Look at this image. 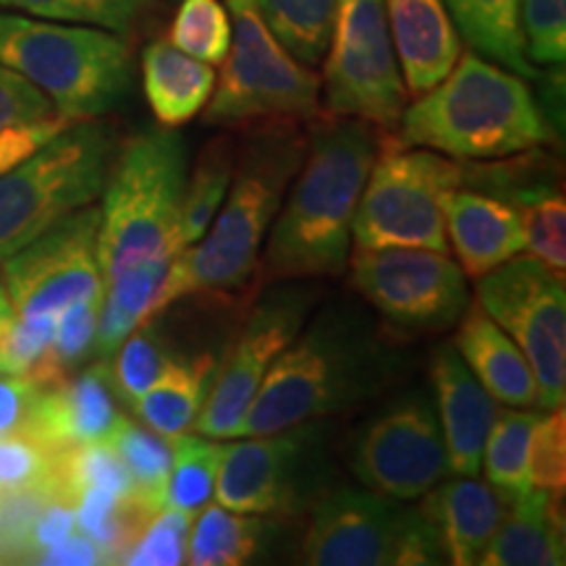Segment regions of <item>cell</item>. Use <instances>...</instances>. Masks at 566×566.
Wrapping results in <instances>:
<instances>
[{
    "label": "cell",
    "mask_w": 566,
    "mask_h": 566,
    "mask_svg": "<svg viewBox=\"0 0 566 566\" xmlns=\"http://www.w3.org/2000/svg\"><path fill=\"white\" fill-rule=\"evenodd\" d=\"M520 24L527 59L562 66L566 59V0H520Z\"/></svg>",
    "instance_id": "60d3db41"
},
{
    "label": "cell",
    "mask_w": 566,
    "mask_h": 566,
    "mask_svg": "<svg viewBox=\"0 0 566 566\" xmlns=\"http://www.w3.org/2000/svg\"><path fill=\"white\" fill-rule=\"evenodd\" d=\"M506 504L509 501L491 483L457 475L430 488L420 509L438 530L446 562L478 566L501 525Z\"/></svg>",
    "instance_id": "7402d4cb"
},
{
    "label": "cell",
    "mask_w": 566,
    "mask_h": 566,
    "mask_svg": "<svg viewBox=\"0 0 566 566\" xmlns=\"http://www.w3.org/2000/svg\"><path fill=\"white\" fill-rule=\"evenodd\" d=\"M55 315H13L0 336V373L34 375L45 363Z\"/></svg>",
    "instance_id": "b9f144b4"
},
{
    "label": "cell",
    "mask_w": 566,
    "mask_h": 566,
    "mask_svg": "<svg viewBox=\"0 0 566 566\" xmlns=\"http://www.w3.org/2000/svg\"><path fill=\"white\" fill-rule=\"evenodd\" d=\"M63 451L30 433L0 436V495L38 493L66 501L61 488Z\"/></svg>",
    "instance_id": "e575fe53"
},
{
    "label": "cell",
    "mask_w": 566,
    "mask_h": 566,
    "mask_svg": "<svg viewBox=\"0 0 566 566\" xmlns=\"http://www.w3.org/2000/svg\"><path fill=\"white\" fill-rule=\"evenodd\" d=\"M11 317H13V307L9 302V294H6V289L0 286V336H3L6 325H9Z\"/></svg>",
    "instance_id": "c3c4849f"
},
{
    "label": "cell",
    "mask_w": 566,
    "mask_h": 566,
    "mask_svg": "<svg viewBox=\"0 0 566 566\" xmlns=\"http://www.w3.org/2000/svg\"><path fill=\"white\" fill-rule=\"evenodd\" d=\"M525 223V252L543 265L566 268V202L562 192H546L516 205Z\"/></svg>",
    "instance_id": "ab89813d"
},
{
    "label": "cell",
    "mask_w": 566,
    "mask_h": 566,
    "mask_svg": "<svg viewBox=\"0 0 566 566\" xmlns=\"http://www.w3.org/2000/svg\"><path fill=\"white\" fill-rule=\"evenodd\" d=\"M237 166V142L231 137H216L202 147L195 171L187 179L181 208V247L200 242L202 233L221 208L229 184Z\"/></svg>",
    "instance_id": "d6a6232c"
},
{
    "label": "cell",
    "mask_w": 566,
    "mask_h": 566,
    "mask_svg": "<svg viewBox=\"0 0 566 566\" xmlns=\"http://www.w3.org/2000/svg\"><path fill=\"white\" fill-rule=\"evenodd\" d=\"M459 38L472 53L499 63L514 74L535 80L537 69L527 59L520 24V0H443Z\"/></svg>",
    "instance_id": "4316f807"
},
{
    "label": "cell",
    "mask_w": 566,
    "mask_h": 566,
    "mask_svg": "<svg viewBox=\"0 0 566 566\" xmlns=\"http://www.w3.org/2000/svg\"><path fill=\"white\" fill-rule=\"evenodd\" d=\"M543 415L525 409H504L495 415L491 433L485 438L483 464L488 483L506 501L530 491V446Z\"/></svg>",
    "instance_id": "4dcf8cb0"
},
{
    "label": "cell",
    "mask_w": 566,
    "mask_h": 566,
    "mask_svg": "<svg viewBox=\"0 0 566 566\" xmlns=\"http://www.w3.org/2000/svg\"><path fill=\"white\" fill-rule=\"evenodd\" d=\"M310 304L313 294L300 286L275 289L254 304L242 334L218 365L208 399L195 420L197 433L218 441L239 436V424L271 365L304 328Z\"/></svg>",
    "instance_id": "9a60e30c"
},
{
    "label": "cell",
    "mask_w": 566,
    "mask_h": 566,
    "mask_svg": "<svg viewBox=\"0 0 566 566\" xmlns=\"http://www.w3.org/2000/svg\"><path fill=\"white\" fill-rule=\"evenodd\" d=\"M446 237L467 279H480L525 252V223L514 202L457 187L446 197Z\"/></svg>",
    "instance_id": "ffe728a7"
},
{
    "label": "cell",
    "mask_w": 566,
    "mask_h": 566,
    "mask_svg": "<svg viewBox=\"0 0 566 566\" xmlns=\"http://www.w3.org/2000/svg\"><path fill=\"white\" fill-rule=\"evenodd\" d=\"M304 459L300 428L268 436H242L223 446L218 467V504L242 514H273L292 506Z\"/></svg>",
    "instance_id": "e0dca14e"
},
{
    "label": "cell",
    "mask_w": 566,
    "mask_h": 566,
    "mask_svg": "<svg viewBox=\"0 0 566 566\" xmlns=\"http://www.w3.org/2000/svg\"><path fill=\"white\" fill-rule=\"evenodd\" d=\"M71 126L69 118L53 116L38 124H21L13 129L0 132V174L9 171L11 166H17L19 160H24L27 155H32L38 147L45 145L48 139H53L55 134Z\"/></svg>",
    "instance_id": "bcb514c9"
},
{
    "label": "cell",
    "mask_w": 566,
    "mask_h": 566,
    "mask_svg": "<svg viewBox=\"0 0 566 566\" xmlns=\"http://www.w3.org/2000/svg\"><path fill=\"white\" fill-rule=\"evenodd\" d=\"M475 302L512 336L537 380V407L558 409L566 399V281L564 271L530 254H514L480 275Z\"/></svg>",
    "instance_id": "7c38bea8"
},
{
    "label": "cell",
    "mask_w": 566,
    "mask_h": 566,
    "mask_svg": "<svg viewBox=\"0 0 566 566\" xmlns=\"http://www.w3.org/2000/svg\"><path fill=\"white\" fill-rule=\"evenodd\" d=\"M265 525L254 514L205 504L187 543V564L239 566L247 564L263 541Z\"/></svg>",
    "instance_id": "f546056e"
},
{
    "label": "cell",
    "mask_w": 566,
    "mask_h": 566,
    "mask_svg": "<svg viewBox=\"0 0 566 566\" xmlns=\"http://www.w3.org/2000/svg\"><path fill=\"white\" fill-rule=\"evenodd\" d=\"M370 346L346 321L317 317L271 365L237 438L302 428L363 399L375 375Z\"/></svg>",
    "instance_id": "8992f818"
},
{
    "label": "cell",
    "mask_w": 566,
    "mask_h": 566,
    "mask_svg": "<svg viewBox=\"0 0 566 566\" xmlns=\"http://www.w3.org/2000/svg\"><path fill=\"white\" fill-rule=\"evenodd\" d=\"M187 179V145L171 126H147L118 145L101 192L97 258L105 283L134 265L184 250Z\"/></svg>",
    "instance_id": "277c9868"
},
{
    "label": "cell",
    "mask_w": 566,
    "mask_h": 566,
    "mask_svg": "<svg viewBox=\"0 0 566 566\" xmlns=\"http://www.w3.org/2000/svg\"><path fill=\"white\" fill-rule=\"evenodd\" d=\"M454 346L495 401L522 409L537 405V380L527 357L478 302L467 304L457 321Z\"/></svg>",
    "instance_id": "603a6c76"
},
{
    "label": "cell",
    "mask_w": 566,
    "mask_h": 566,
    "mask_svg": "<svg viewBox=\"0 0 566 566\" xmlns=\"http://www.w3.org/2000/svg\"><path fill=\"white\" fill-rule=\"evenodd\" d=\"M218 363L210 354L176 357L129 409L137 420L163 438H174L195 428L197 415L208 399Z\"/></svg>",
    "instance_id": "484cf974"
},
{
    "label": "cell",
    "mask_w": 566,
    "mask_h": 566,
    "mask_svg": "<svg viewBox=\"0 0 566 566\" xmlns=\"http://www.w3.org/2000/svg\"><path fill=\"white\" fill-rule=\"evenodd\" d=\"M171 260L174 258L147 260V263L134 265L105 283V296L95 331V352L101 357H113L132 331L150 321L155 300H158Z\"/></svg>",
    "instance_id": "83f0119b"
},
{
    "label": "cell",
    "mask_w": 566,
    "mask_h": 566,
    "mask_svg": "<svg viewBox=\"0 0 566 566\" xmlns=\"http://www.w3.org/2000/svg\"><path fill=\"white\" fill-rule=\"evenodd\" d=\"M111 449L122 457L134 480V499L150 512L166 506V485L171 472V443L155 433L147 424L134 422L129 417H118L111 436L105 438Z\"/></svg>",
    "instance_id": "1f68e13d"
},
{
    "label": "cell",
    "mask_w": 566,
    "mask_h": 566,
    "mask_svg": "<svg viewBox=\"0 0 566 566\" xmlns=\"http://www.w3.org/2000/svg\"><path fill=\"white\" fill-rule=\"evenodd\" d=\"M384 132L359 118L323 113L307 129V150L289 184L260 254L265 281L342 275L352 226Z\"/></svg>",
    "instance_id": "6da1fadb"
},
{
    "label": "cell",
    "mask_w": 566,
    "mask_h": 566,
    "mask_svg": "<svg viewBox=\"0 0 566 566\" xmlns=\"http://www.w3.org/2000/svg\"><path fill=\"white\" fill-rule=\"evenodd\" d=\"M0 63L32 82L71 124L116 111L134 84L124 34L0 13Z\"/></svg>",
    "instance_id": "5b68a950"
},
{
    "label": "cell",
    "mask_w": 566,
    "mask_h": 566,
    "mask_svg": "<svg viewBox=\"0 0 566 566\" xmlns=\"http://www.w3.org/2000/svg\"><path fill=\"white\" fill-rule=\"evenodd\" d=\"M226 11L231 45L205 108V124L250 129L273 122L310 124L323 116L321 76L283 51L254 0H226Z\"/></svg>",
    "instance_id": "ba28073f"
},
{
    "label": "cell",
    "mask_w": 566,
    "mask_h": 566,
    "mask_svg": "<svg viewBox=\"0 0 566 566\" xmlns=\"http://www.w3.org/2000/svg\"><path fill=\"white\" fill-rule=\"evenodd\" d=\"M352 470L367 491L394 501H417L449 478V459L428 396H405L365 428L352 454Z\"/></svg>",
    "instance_id": "2e32d148"
},
{
    "label": "cell",
    "mask_w": 566,
    "mask_h": 566,
    "mask_svg": "<svg viewBox=\"0 0 566 566\" xmlns=\"http://www.w3.org/2000/svg\"><path fill=\"white\" fill-rule=\"evenodd\" d=\"M142 87L158 124L179 129L208 105L216 71L210 63L181 53L168 38H158L142 51Z\"/></svg>",
    "instance_id": "d4e9b609"
},
{
    "label": "cell",
    "mask_w": 566,
    "mask_h": 566,
    "mask_svg": "<svg viewBox=\"0 0 566 566\" xmlns=\"http://www.w3.org/2000/svg\"><path fill=\"white\" fill-rule=\"evenodd\" d=\"M279 45L304 66H321L334 38L338 0H254Z\"/></svg>",
    "instance_id": "f1b7e54d"
},
{
    "label": "cell",
    "mask_w": 566,
    "mask_h": 566,
    "mask_svg": "<svg viewBox=\"0 0 566 566\" xmlns=\"http://www.w3.org/2000/svg\"><path fill=\"white\" fill-rule=\"evenodd\" d=\"M97 231L101 208L84 205L3 260L13 315H59L76 302L103 300Z\"/></svg>",
    "instance_id": "5bb4252c"
},
{
    "label": "cell",
    "mask_w": 566,
    "mask_h": 566,
    "mask_svg": "<svg viewBox=\"0 0 566 566\" xmlns=\"http://www.w3.org/2000/svg\"><path fill=\"white\" fill-rule=\"evenodd\" d=\"M566 485V417L564 409H551L541 417L530 446V488L564 493Z\"/></svg>",
    "instance_id": "7bdbcfd3"
},
{
    "label": "cell",
    "mask_w": 566,
    "mask_h": 566,
    "mask_svg": "<svg viewBox=\"0 0 566 566\" xmlns=\"http://www.w3.org/2000/svg\"><path fill=\"white\" fill-rule=\"evenodd\" d=\"M113 357H116L111 367L113 388H116L118 399L132 405L174 363L176 354L155 325V317H150L126 336V342L118 346Z\"/></svg>",
    "instance_id": "8d00e7d4"
},
{
    "label": "cell",
    "mask_w": 566,
    "mask_h": 566,
    "mask_svg": "<svg viewBox=\"0 0 566 566\" xmlns=\"http://www.w3.org/2000/svg\"><path fill=\"white\" fill-rule=\"evenodd\" d=\"M116 388L111 367L92 365L87 370L42 388L34 401L30 422L21 433L40 438L53 449H74L105 441L118 420Z\"/></svg>",
    "instance_id": "ac0fdd59"
},
{
    "label": "cell",
    "mask_w": 566,
    "mask_h": 566,
    "mask_svg": "<svg viewBox=\"0 0 566 566\" xmlns=\"http://www.w3.org/2000/svg\"><path fill=\"white\" fill-rule=\"evenodd\" d=\"M401 80L412 97L424 95L454 69L462 38L443 0H384Z\"/></svg>",
    "instance_id": "44dd1931"
},
{
    "label": "cell",
    "mask_w": 566,
    "mask_h": 566,
    "mask_svg": "<svg viewBox=\"0 0 566 566\" xmlns=\"http://www.w3.org/2000/svg\"><path fill=\"white\" fill-rule=\"evenodd\" d=\"M454 158L407 147L388 132L367 176L352 226V247H420L451 252L446 237V197L464 187Z\"/></svg>",
    "instance_id": "9c48e42d"
},
{
    "label": "cell",
    "mask_w": 566,
    "mask_h": 566,
    "mask_svg": "<svg viewBox=\"0 0 566 566\" xmlns=\"http://www.w3.org/2000/svg\"><path fill=\"white\" fill-rule=\"evenodd\" d=\"M111 124L76 122L0 174V263L101 197L116 158Z\"/></svg>",
    "instance_id": "52a82bcc"
},
{
    "label": "cell",
    "mask_w": 566,
    "mask_h": 566,
    "mask_svg": "<svg viewBox=\"0 0 566 566\" xmlns=\"http://www.w3.org/2000/svg\"><path fill=\"white\" fill-rule=\"evenodd\" d=\"M304 150V124L273 122L247 129L244 145H237L229 192L200 242L174 254L153 317L181 296L239 292L250 283Z\"/></svg>",
    "instance_id": "7a4b0ae2"
},
{
    "label": "cell",
    "mask_w": 566,
    "mask_h": 566,
    "mask_svg": "<svg viewBox=\"0 0 566 566\" xmlns=\"http://www.w3.org/2000/svg\"><path fill=\"white\" fill-rule=\"evenodd\" d=\"M0 9L27 17L87 24L116 34H132L158 9V0H0Z\"/></svg>",
    "instance_id": "d590c367"
},
{
    "label": "cell",
    "mask_w": 566,
    "mask_h": 566,
    "mask_svg": "<svg viewBox=\"0 0 566 566\" xmlns=\"http://www.w3.org/2000/svg\"><path fill=\"white\" fill-rule=\"evenodd\" d=\"M394 137L454 160H506L548 145L554 132L525 76L470 51L407 105Z\"/></svg>",
    "instance_id": "3957f363"
},
{
    "label": "cell",
    "mask_w": 566,
    "mask_h": 566,
    "mask_svg": "<svg viewBox=\"0 0 566 566\" xmlns=\"http://www.w3.org/2000/svg\"><path fill=\"white\" fill-rule=\"evenodd\" d=\"M40 564H105L103 551L90 541L87 535L82 533H71L69 537H63L61 543H55L38 558Z\"/></svg>",
    "instance_id": "7dc6e473"
},
{
    "label": "cell",
    "mask_w": 566,
    "mask_h": 566,
    "mask_svg": "<svg viewBox=\"0 0 566 566\" xmlns=\"http://www.w3.org/2000/svg\"><path fill=\"white\" fill-rule=\"evenodd\" d=\"M433 386L449 472L462 478H478L485 438L499 415V405L464 365L457 346H446L436 354Z\"/></svg>",
    "instance_id": "d6986e66"
},
{
    "label": "cell",
    "mask_w": 566,
    "mask_h": 566,
    "mask_svg": "<svg viewBox=\"0 0 566 566\" xmlns=\"http://www.w3.org/2000/svg\"><path fill=\"white\" fill-rule=\"evenodd\" d=\"M323 113L396 132L409 105L388 32L384 0H338L334 38L323 59Z\"/></svg>",
    "instance_id": "8fae6325"
},
{
    "label": "cell",
    "mask_w": 566,
    "mask_h": 566,
    "mask_svg": "<svg viewBox=\"0 0 566 566\" xmlns=\"http://www.w3.org/2000/svg\"><path fill=\"white\" fill-rule=\"evenodd\" d=\"M168 443H171V472L166 485V506L197 514L205 504H210L216 493L223 443L200 433H179L168 438Z\"/></svg>",
    "instance_id": "836d02e7"
},
{
    "label": "cell",
    "mask_w": 566,
    "mask_h": 566,
    "mask_svg": "<svg viewBox=\"0 0 566 566\" xmlns=\"http://www.w3.org/2000/svg\"><path fill=\"white\" fill-rule=\"evenodd\" d=\"M352 286L407 336L449 331L470 304V283L449 252L420 247H354Z\"/></svg>",
    "instance_id": "4fadbf2b"
},
{
    "label": "cell",
    "mask_w": 566,
    "mask_h": 566,
    "mask_svg": "<svg viewBox=\"0 0 566 566\" xmlns=\"http://www.w3.org/2000/svg\"><path fill=\"white\" fill-rule=\"evenodd\" d=\"M558 495L530 488L506 504L501 525L491 546L485 548L483 566H562L564 558V516L558 512Z\"/></svg>",
    "instance_id": "cb8c5ba5"
},
{
    "label": "cell",
    "mask_w": 566,
    "mask_h": 566,
    "mask_svg": "<svg viewBox=\"0 0 566 566\" xmlns=\"http://www.w3.org/2000/svg\"><path fill=\"white\" fill-rule=\"evenodd\" d=\"M42 388L45 386L30 375L0 373V436L21 433L27 428Z\"/></svg>",
    "instance_id": "f6af8a7d"
},
{
    "label": "cell",
    "mask_w": 566,
    "mask_h": 566,
    "mask_svg": "<svg viewBox=\"0 0 566 566\" xmlns=\"http://www.w3.org/2000/svg\"><path fill=\"white\" fill-rule=\"evenodd\" d=\"M168 42L197 61L218 66L231 45V19L221 0H181Z\"/></svg>",
    "instance_id": "74e56055"
},
{
    "label": "cell",
    "mask_w": 566,
    "mask_h": 566,
    "mask_svg": "<svg viewBox=\"0 0 566 566\" xmlns=\"http://www.w3.org/2000/svg\"><path fill=\"white\" fill-rule=\"evenodd\" d=\"M302 558L313 566H415L443 564L446 554L422 509H405L373 491L336 488L313 509Z\"/></svg>",
    "instance_id": "30bf717a"
},
{
    "label": "cell",
    "mask_w": 566,
    "mask_h": 566,
    "mask_svg": "<svg viewBox=\"0 0 566 566\" xmlns=\"http://www.w3.org/2000/svg\"><path fill=\"white\" fill-rule=\"evenodd\" d=\"M0 516H3V495H0Z\"/></svg>",
    "instance_id": "681fc988"
},
{
    "label": "cell",
    "mask_w": 566,
    "mask_h": 566,
    "mask_svg": "<svg viewBox=\"0 0 566 566\" xmlns=\"http://www.w3.org/2000/svg\"><path fill=\"white\" fill-rule=\"evenodd\" d=\"M195 514L163 506L142 527L137 541L122 556V564L132 566H176L187 562V543L192 533Z\"/></svg>",
    "instance_id": "f35d334b"
},
{
    "label": "cell",
    "mask_w": 566,
    "mask_h": 566,
    "mask_svg": "<svg viewBox=\"0 0 566 566\" xmlns=\"http://www.w3.org/2000/svg\"><path fill=\"white\" fill-rule=\"evenodd\" d=\"M59 116L53 103L17 71L0 63V132Z\"/></svg>",
    "instance_id": "ee69618b"
}]
</instances>
